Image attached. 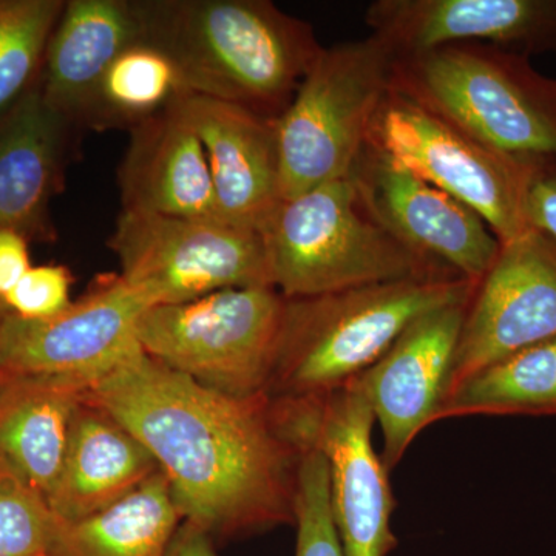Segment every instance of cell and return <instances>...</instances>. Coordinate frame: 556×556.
<instances>
[{"instance_id":"1","label":"cell","mask_w":556,"mask_h":556,"mask_svg":"<svg viewBox=\"0 0 556 556\" xmlns=\"http://www.w3.org/2000/svg\"><path fill=\"white\" fill-rule=\"evenodd\" d=\"M155 457L182 521L215 540L295 522L303 448L269 396H226L141 346L86 391Z\"/></svg>"},{"instance_id":"2","label":"cell","mask_w":556,"mask_h":556,"mask_svg":"<svg viewBox=\"0 0 556 556\" xmlns=\"http://www.w3.org/2000/svg\"><path fill=\"white\" fill-rule=\"evenodd\" d=\"M141 42L163 51L188 93L278 119L324 46L269 0H134Z\"/></svg>"},{"instance_id":"3","label":"cell","mask_w":556,"mask_h":556,"mask_svg":"<svg viewBox=\"0 0 556 556\" xmlns=\"http://www.w3.org/2000/svg\"><path fill=\"white\" fill-rule=\"evenodd\" d=\"M479 281L405 278L316 298L288 299L268 396H325L367 372L417 318L468 300Z\"/></svg>"},{"instance_id":"4","label":"cell","mask_w":556,"mask_h":556,"mask_svg":"<svg viewBox=\"0 0 556 556\" xmlns=\"http://www.w3.org/2000/svg\"><path fill=\"white\" fill-rule=\"evenodd\" d=\"M391 89L482 144L521 159H556V79L530 58L453 43L394 58Z\"/></svg>"},{"instance_id":"5","label":"cell","mask_w":556,"mask_h":556,"mask_svg":"<svg viewBox=\"0 0 556 556\" xmlns=\"http://www.w3.org/2000/svg\"><path fill=\"white\" fill-rule=\"evenodd\" d=\"M270 285L287 299L457 276L420 258L362 206L351 175L281 200L260 229Z\"/></svg>"},{"instance_id":"6","label":"cell","mask_w":556,"mask_h":556,"mask_svg":"<svg viewBox=\"0 0 556 556\" xmlns=\"http://www.w3.org/2000/svg\"><path fill=\"white\" fill-rule=\"evenodd\" d=\"M393 51L375 35L324 47L277 119L281 200L348 178L393 83Z\"/></svg>"},{"instance_id":"7","label":"cell","mask_w":556,"mask_h":556,"mask_svg":"<svg viewBox=\"0 0 556 556\" xmlns=\"http://www.w3.org/2000/svg\"><path fill=\"white\" fill-rule=\"evenodd\" d=\"M276 288H229L178 305L152 306L137 324L146 354L230 397L268 396L287 316Z\"/></svg>"},{"instance_id":"8","label":"cell","mask_w":556,"mask_h":556,"mask_svg":"<svg viewBox=\"0 0 556 556\" xmlns=\"http://www.w3.org/2000/svg\"><path fill=\"white\" fill-rule=\"evenodd\" d=\"M367 146L477 212L501 244L530 230L526 190L536 159L489 148L393 89Z\"/></svg>"},{"instance_id":"9","label":"cell","mask_w":556,"mask_h":556,"mask_svg":"<svg viewBox=\"0 0 556 556\" xmlns=\"http://www.w3.org/2000/svg\"><path fill=\"white\" fill-rule=\"evenodd\" d=\"M109 247L121 276L150 306L192 302L229 288H273L260 232L223 219L121 211Z\"/></svg>"},{"instance_id":"10","label":"cell","mask_w":556,"mask_h":556,"mask_svg":"<svg viewBox=\"0 0 556 556\" xmlns=\"http://www.w3.org/2000/svg\"><path fill=\"white\" fill-rule=\"evenodd\" d=\"M273 401L300 447L313 445L327 459L329 500L343 554L388 556L397 547L390 526L396 506L388 470L372 448L376 419L364 378L325 396Z\"/></svg>"},{"instance_id":"11","label":"cell","mask_w":556,"mask_h":556,"mask_svg":"<svg viewBox=\"0 0 556 556\" xmlns=\"http://www.w3.org/2000/svg\"><path fill=\"white\" fill-rule=\"evenodd\" d=\"M148 300L121 274H105L68 308L30 320L7 311L0 325V380L50 378L89 388L139 345Z\"/></svg>"},{"instance_id":"12","label":"cell","mask_w":556,"mask_h":556,"mask_svg":"<svg viewBox=\"0 0 556 556\" xmlns=\"http://www.w3.org/2000/svg\"><path fill=\"white\" fill-rule=\"evenodd\" d=\"M556 339V243L538 230L501 244L460 329L448 393L479 369ZM447 399V397H445Z\"/></svg>"},{"instance_id":"13","label":"cell","mask_w":556,"mask_h":556,"mask_svg":"<svg viewBox=\"0 0 556 556\" xmlns=\"http://www.w3.org/2000/svg\"><path fill=\"white\" fill-rule=\"evenodd\" d=\"M351 179L365 211L420 258L473 281L492 268L500 240L455 197L368 146Z\"/></svg>"},{"instance_id":"14","label":"cell","mask_w":556,"mask_h":556,"mask_svg":"<svg viewBox=\"0 0 556 556\" xmlns=\"http://www.w3.org/2000/svg\"><path fill=\"white\" fill-rule=\"evenodd\" d=\"M365 22L394 58L453 43L556 56V0H376Z\"/></svg>"},{"instance_id":"15","label":"cell","mask_w":556,"mask_h":556,"mask_svg":"<svg viewBox=\"0 0 556 556\" xmlns=\"http://www.w3.org/2000/svg\"><path fill=\"white\" fill-rule=\"evenodd\" d=\"M471 298L417 318L362 375L382 430L380 459L388 471L397 466L413 439L438 420Z\"/></svg>"},{"instance_id":"16","label":"cell","mask_w":556,"mask_h":556,"mask_svg":"<svg viewBox=\"0 0 556 556\" xmlns=\"http://www.w3.org/2000/svg\"><path fill=\"white\" fill-rule=\"evenodd\" d=\"M172 105L206 152L219 218L260 232L281 201L277 119L193 93Z\"/></svg>"},{"instance_id":"17","label":"cell","mask_w":556,"mask_h":556,"mask_svg":"<svg viewBox=\"0 0 556 556\" xmlns=\"http://www.w3.org/2000/svg\"><path fill=\"white\" fill-rule=\"evenodd\" d=\"M72 127L40 89L0 113V228L49 239V206L64 181Z\"/></svg>"},{"instance_id":"18","label":"cell","mask_w":556,"mask_h":556,"mask_svg":"<svg viewBox=\"0 0 556 556\" xmlns=\"http://www.w3.org/2000/svg\"><path fill=\"white\" fill-rule=\"evenodd\" d=\"M118 182L123 211L222 219L206 152L174 105L130 130Z\"/></svg>"},{"instance_id":"19","label":"cell","mask_w":556,"mask_h":556,"mask_svg":"<svg viewBox=\"0 0 556 556\" xmlns=\"http://www.w3.org/2000/svg\"><path fill=\"white\" fill-rule=\"evenodd\" d=\"M159 471L141 441L84 396L47 503L62 521H78L118 503Z\"/></svg>"},{"instance_id":"20","label":"cell","mask_w":556,"mask_h":556,"mask_svg":"<svg viewBox=\"0 0 556 556\" xmlns=\"http://www.w3.org/2000/svg\"><path fill=\"white\" fill-rule=\"evenodd\" d=\"M137 42L141 25L134 0L65 2L47 46L43 98L73 124L80 123L105 70Z\"/></svg>"},{"instance_id":"21","label":"cell","mask_w":556,"mask_h":556,"mask_svg":"<svg viewBox=\"0 0 556 556\" xmlns=\"http://www.w3.org/2000/svg\"><path fill=\"white\" fill-rule=\"evenodd\" d=\"M86 391L61 379L0 380V457L46 500L60 477Z\"/></svg>"},{"instance_id":"22","label":"cell","mask_w":556,"mask_h":556,"mask_svg":"<svg viewBox=\"0 0 556 556\" xmlns=\"http://www.w3.org/2000/svg\"><path fill=\"white\" fill-rule=\"evenodd\" d=\"M56 517V515H54ZM182 518L161 473L98 514L56 517L50 556H167Z\"/></svg>"},{"instance_id":"23","label":"cell","mask_w":556,"mask_h":556,"mask_svg":"<svg viewBox=\"0 0 556 556\" xmlns=\"http://www.w3.org/2000/svg\"><path fill=\"white\" fill-rule=\"evenodd\" d=\"M475 415H556V339L479 369L448 394L438 420Z\"/></svg>"},{"instance_id":"24","label":"cell","mask_w":556,"mask_h":556,"mask_svg":"<svg viewBox=\"0 0 556 556\" xmlns=\"http://www.w3.org/2000/svg\"><path fill=\"white\" fill-rule=\"evenodd\" d=\"M188 93L163 51L137 42L105 70L80 123L93 129H134Z\"/></svg>"},{"instance_id":"25","label":"cell","mask_w":556,"mask_h":556,"mask_svg":"<svg viewBox=\"0 0 556 556\" xmlns=\"http://www.w3.org/2000/svg\"><path fill=\"white\" fill-rule=\"evenodd\" d=\"M64 7L62 0H0V113L27 93Z\"/></svg>"},{"instance_id":"26","label":"cell","mask_w":556,"mask_h":556,"mask_svg":"<svg viewBox=\"0 0 556 556\" xmlns=\"http://www.w3.org/2000/svg\"><path fill=\"white\" fill-rule=\"evenodd\" d=\"M54 526L46 497L0 457V556L47 554Z\"/></svg>"},{"instance_id":"27","label":"cell","mask_w":556,"mask_h":556,"mask_svg":"<svg viewBox=\"0 0 556 556\" xmlns=\"http://www.w3.org/2000/svg\"><path fill=\"white\" fill-rule=\"evenodd\" d=\"M302 447L295 496V556H345L332 518L327 459L313 445Z\"/></svg>"},{"instance_id":"28","label":"cell","mask_w":556,"mask_h":556,"mask_svg":"<svg viewBox=\"0 0 556 556\" xmlns=\"http://www.w3.org/2000/svg\"><path fill=\"white\" fill-rule=\"evenodd\" d=\"M73 276L65 266L43 265L28 269L20 283L3 299V305L22 318L40 320L68 308Z\"/></svg>"},{"instance_id":"29","label":"cell","mask_w":556,"mask_h":556,"mask_svg":"<svg viewBox=\"0 0 556 556\" xmlns=\"http://www.w3.org/2000/svg\"><path fill=\"white\" fill-rule=\"evenodd\" d=\"M526 222L530 229L556 243V159H536L526 190Z\"/></svg>"},{"instance_id":"30","label":"cell","mask_w":556,"mask_h":556,"mask_svg":"<svg viewBox=\"0 0 556 556\" xmlns=\"http://www.w3.org/2000/svg\"><path fill=\"white\" fill-rule=\"evenodd\" d=\"M27 241L17 230L0 228V302L31 268Z\"/></svg>"},{"instance_id":"31","label":"cell","mask_w":556,"mask_h":556,"mask_svg":"<svg viewBox=\"0 0 556 556\" xmlns=\"http://www.w3.org/2000/svg\"><path fill=\"white\" fill-rule=\"evenodd\" d=\"M167 556H218L211 536L189 522H181Z\"/></svg>"},{"instance_id":"32","label":"cell","mask_w":556,"mask_h":556,"mask_svg":"<svg viewBox=\"0 0 556 556\" xmlns=\"http://www.w3.org/2000/svg\"><path fill=\"white\" fill-rule=\"evenodd\" d=\"M7 311H9V308H7V306L3 305V302H0V325H2V320L3 317H5Z\"/></svg>"},{"instance_id":"33","label":"cell","mask_w":556,"mask_h":556,"mask_svg":"<svg viewBox=\"0 0 556 556\" xmlns=\"http://www.w3.org/2000/svg\"><path fill=\"white\" fill-rule=\"evenodd\" d=\"M35 556H50V555H47V554H40V555H35Z\"/></svg>"}]
</instances>
